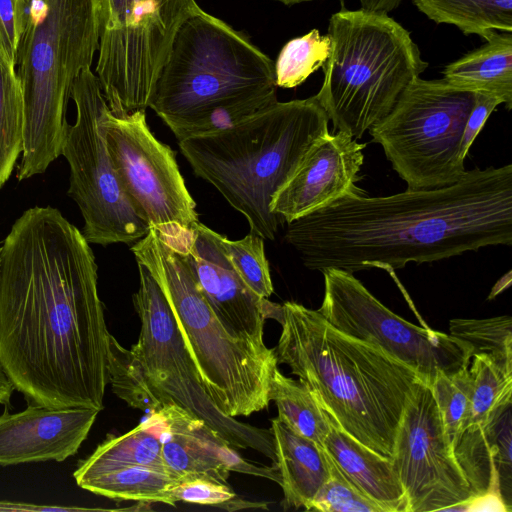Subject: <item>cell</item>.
Listing matches in <instances>:
<instances>
[{
	"instance_id": "5b68a950",
	"label": "cell",
	"mask_w": 512,
	"mask_h": 512,
	"mask_svg": "<svg viewBox=\"0 0 512 512\" xmlns=\"http://www.w3.org/2000/svg\"><path fill=\"white\" fill-rule=\"evenodd\" d=\"M317 98L279 102L236 125L178 141L194 173L212 184L251 232L274 240L284 222L271 209L312 144L328 131Z\"/></svg>"
},
{
	"instance_id": "9c48e42d",
	"label": "cell",
	"mask_w": 512,
	"mask_h": 512,
	"mask_svg": "<svg viewBox=\"0 0 512 512\" xmlns=\"http://www.w3.org/2000/svg\"><path fill=\"white\" fill-rule=\"evenodd\" d=\"M138 264L139 288L133 305L140 320V333L130 352L147 389L146 412L173 403L203 420L231 446L253 449L275 463L271 430L238 421L216 406L202 383L160 286Z\"/></svg>"
},
{
	"instance_id": "e575fe53",
	"label": "cell",
	"mask_w": 512,
	"mask_h": 512,
	"mask_svg": "<svg viewBox=\"0 0 512 512\" xmlns=\"http://www.w3.org/2000/svg\"><path fill=\"white\" fill-rule=\"evenodd\" d=\"M29 0H0V50L15 65Z\"/></svg>"
},
{
	"instance_id": "83f0119b",
	"label": "cell",
	"mask_w": 512,
	"mask_h": 512,
	"mask_svg": "<svg viewBox=\"0 0 512 512\" xmlns=\"http://www.w3.org/2000/svg\"><path fill=\"white\" fill-rule=\"evenodd\" d=\"M23 148V96L15 65L0 50V189Z\"/></svg>"
},
{
	"instance_id": "4fadbf2b",
	"label": "cell",
	"mask_w": 512,
	"mask_h": 512,
	"mask_svg": "<svg viewBox=\"0 0 512 512\" xmlns=\"http://www.w3.org/2000/svg\"><path fill=\"white\" fill-rule=\"evenodd\" d=\"M322 273L324 296L318 311L340 332L382 349L428 385L440 372L452 374L469 366L473 352L466 341L404 320L353 273L337 268Z\"/></svg>"
},
{
	"instance_id": "cb8c5ba5",
	"label": "cell",
	"mask_w": 512,
	"mask_h": 512,
	"mask_svg": "<svg viewBox=\"0 0 512 512\" xmlns=\"http://www.w3.org/2000/svg\"><path fill=\"white\" fill-rule=\"evenodd\" d=\"M434 22L451 24L465 35L487 40L495 30L512 32V0H413Z\"/></svg>"
},
{
	"instance_id": "1f68e13d",
	"label": "cell",
	"mask_w": 512,
	"mask_h": 512,
	"mask_svg": "<svg viewBox=\"0 0 512 512\" xmlns=\"http://www.w3.org/2000/svg\"><path fill=\"white\" fill-rule=\"evenodd\" d=\"M223 246L231 264L245 283L257 295L268 299L274 289L264 239L252 232L236 241L223 236Z\"/></svg>"
},
{
	"instance_id": "f1b7e54d",
	"label": "cell",
	"mask_w": 512,
	"mask_h": 512,
	"mask_svg": "<svg viewBox=\"0 0 512 512\" xmlns=\"http://www.w3.org/2000/svg\"><path fill=\"white\" fill-rule=\"evenodd\" d=\"M331 51L328 34L321 35L317 29L289 40L279 52L274 63L277 87L295 88L322 68Z\"/></svg>"
},
{
	"instance_id": "d590c367",
	"label": "cell",
	"mask_w": 512,
	"mask_h": 512,
	"mask_svg": "<svg viewBox=\"0 0 512 512\" xmlns=\"http://www.w3.org/2000/svg\"><path fill=\"white\" fill-rule=\"evenodd\" d=\"M501 102L499 99L480 93H475V101L467 118L460 144V158L465 161L477 135L482 130L490 114Z\"/></svg>"
},
{
	"instance_id": "836d02e7",
	"label": "cell",
	"mask_w": 512,
	"mask_h": 512,
	"mask_svg": "<svg viewBox=\"0 0 512 512\" xmlns=\"http://www.w3.org/2000/svg\"><path fill=\"white\" fill-rule=\"evenodd\" d=\"M236 496L229 484L202 478L182 479L168 491V505L175 506L178 501H182L220 507Z\"/></svg>"
},
{
	"instance_id": "f546056e",
	"label": "cell",
	"mask_w": 512,
	"mask_h": 512,
	"mask_svg": "<svg viewBox=\"0 0 512 512\" xmlns=\"http://www.w3.org/2000/svg\"><path fill=\"white\" fill-rule=\"evenodd\" d=\"M452 448L472 421V382L467 368L440 372L430 385Z\"/></svg>"
},
{
	"instance_id": "9a60e30c",
	"label": "cell",
	"mask_w": 512,
	"mask_h": 512,
	"mask_svg": "<svg viewBox=\"0 0 512 512\" xmlns=\"http://www.w3.org/2000/svg\"><path fill=\"white\" fill-rule=\"evenodd\" d=\"M407 512L447 511L474 498L430 385L420 382L402 414L391 455Z\"/></svg>"
},
{
	"instance_id": "e0dca14e",
	"label": "cell",
	"mask_w": 512,
	"mask_h": 512,
	"mask_svg": "<svg viewBox=\"0 0 512 512\" xmlns=\"http://www.w3.org/2000/svg\"><path fill=\"white\" fill-rule=\"evenodd\" d=\"M143 421L159 437L163 460L179 478L228 484L230 472H238L280 484L274 466L244 459L217 431L176 404L162 405Z\"/></svg>"
},
{
	"instance_id": "ab89813d",
	"label": "cell",
	"mask_w": 512,
	"mask_h": 512,
	"mask_svg": "<svg viewBox=\"0 0 512 512\" xmlns=\"http://www.w3.org/2000/svg\"><path fill=\"white\" fill-rule=\"evenodd\" d=\"M512 273L509 270L506 274H504L492 287L491 292L488 296V299L491 300L495 298L498 294H500L502 291L507 289L512 282Z\"/></svg>"
},
{
	"instance_id": "7a4b0ae2",
	"label": "cell",
	"mask_w": 512,
	"mask_h": 512,
	"mask_svg": "<svg viewBox=\"0 0 512 512\" xmlns=\"http://www.w3.org/2000/svg\"><path fill=\"white\" fill-rule=\"evenodd\" d=\"M304 266L402 269L512 244V165L475 168L457 182L389 196L348 194L287 223Z\"/></svg>"
},
{
	"instance_id": "8fae6325",
	"label": "cell",
	"mask_w": 512,
	"mask_h": 512,
	"mask_svg": "<svg viewBox=\"0 0 512 512\" xmlns=\"http://www.w3.org/2000/svg\"><path fill=\"white\" fill-rule=\"evenodd\" d=\"M96 76L116 116L146 110L182 24L203 11L196 0H99Z\"/></svg>"
},
{
	"instance_id": "8d00e7d4",
	"label": "cell",
	"mask_w": 512,
	"mask_h": 512,
	"mask_svg": "<svg viewBox=\"0 0 512 512\" xmlns=\"http://www.w3.org/2000/svg\"><path fill=\"white\" fill-rule=\"evenodd\" d=\"M86 508L77 507H55V506H40L29 503H15L0 501V511H73L85 510Z\"/></svg>"
},
{
	"instance_id": "484cf974",
	"label": "cell",
	"mask_w": 512,
	"mask_h": 512,
	"mask_svg": "<svg viewBox=\"0 0 512 512\" xmlns=\"http://www.w3.org/2000/svg\"><path fill=\"white\" fill-rule=\"evenodd\" d=\"M270 401L278 409V418L290 429L320 446L329 430L326 412L307 386L275 369Z\"/></svg>"
},
{
	"instance_id": "f35d334b",
	"label": "cell",
	"mask_w": 512,
	"mask_h": 512,
	"mask_svg": "<svg viewBox=\"0 0 512 512\" xmlns=\"http://www.w3.org/2000/svg\"><path fill=\"white\" fill-rule=\"evenodd\" d=\"M14 390L10 380L0 369V405H4L6 408L10 407V399Z\"/></svg>"
},
{
	"instance_id": "60d3db41",
	"label": "cell",
	"mask_w": 512,
	"mask_h": 512,
	"mask_svg": "<svg viewBox=\"0 0 512 512\" xmlns=\"http://www.w3.org/2000/svg\"><path fill=\"white\" fill-rule=\"evenodd\" d=\"M274 1H277V2H280V3L284 4V5L290 6V5L298 4V3H301V2H307V1H311V0H274Z\"/></svg>"
},
{
	"instance_id": "ba28073f",
	"label": "cell",
	"mask_w": 512,
	"mask_h": 512,
	"mask_svg": "<svg viewBox=\"0 0 512 512\" xmlns=\"http://www.w3.org/2000/svg\"><path fill=\"white\" fill-rule=\"evenodd\" d=\"M327 34L331 51L315 97L334 132L358 139L389 114L428 62L410 32L385 13L342 7Z\"/></svg>"
},
{
	"instance_id": "2e32d148",
	"label": "cell",
	"mask_w": 512,
	"mask_h": 512,
	"mask_svg": "<svg viewBox=\"0 0 512 512\" xmlns=\"http://www.w3.org/2000/svg\"><path fill=\"white\" fill-rule=\"evenodd\" d=\"M195 281L223 326L236 337L264 342L266 319L274 317L278 303L257 295L231 264L223 235L200 221L184 241Z\"/></svg>"
},
{
	"instance_id": "74e56055",
	"label": "cell",
	"mask_w": 512,
	"mask_h": 512,
	"mask_svg": "<svg viewBox=\"0 0 512 512\" xmlns=\"http://www.w3.org/2000/svg\"><path fill=\"white\" fill-rule=\"evenodd\" d=\"M402 0H360L363 9L388 14L396 9Z\"/></svg>"
},
{
	"instance_id": "44dd1931",
	"label": "cell",
	"mask_w": 512,
	"mask_h": 512,
	"mask_svg": "<svg viewBox=\"0 0 512 512\" xmlns=\"http://www.w3.org/2000/svg\"><path fill=\"white\" fill-rule=\"evenodd\" d=\"M276 461L273 466L283 490L281 506L309 510L316 494L330 476L327 452L301 436L278 417L271 420Z\"/></svg>"
},
{
	"instance_id": "7402d4cb",
	"label": "cell",
	"mask_w": 512,
	"mask_h": 512,
	"mask_svg": "<svg viewBox=\"0 0 512 512\" xmlns=\"http://www.w3.org/2000/svg\"><path fill=\"white\" fill-rule=\"evenodd\" d=\"M451 86L493 96L512 108V34L493 32L481 47L470 51L443 70Z\"/></svg>"
},
{
	"instance_id": "6da1fadb",
	"label": "cell",
	"mask_w": 512,
	"mask_h": 512,
	"mask_svg": "<svg viewBox=\"0 0 512 512\" xmlns=\"http://www.w3.org/2000/svg\"><path fill=\"white\" fill-rule=\"evenodd\" d=\"M95 256L56 208L35 206L0 246V369L27 405L104 408L107 329Z\"/></svg>"
},
{
	"instance_id": "3957f363",
	"label": "cell",
	"mask_w": 512,
	"mask_h": 512,
	"mask_svg": "<svg viewBox=\"0 0 512 512\" xmlns=\"http://www.w3.org/2000/svg\"><path fill=\"white\" fill-rule=\"evenodd\" d=\"M275 320L281 334L278 364L309 388L350 436L391 458L404 409L423 382L382 349L333 327L318 310L287 301Z\"/></svg>"
},
{
	"instance_id": "d4e9b609",
	"label": "cell",
	"mask_w": 512,
	"mask_h": 512,
	"mask_svg": "<svg viewBox=\"0 0 512 512\" xmlns=\"http://www.w3.org/2000/svg\"><path fill=\"white\" fill-rule=\"evenodd\" d=\"M182 479L166 470L135 465L84 480L77 485L112 500L168 505V491Z\"/></svg>"
},
{
	"instance_id": "8992f818",
	"label": "cell",
	"mask_w": 512,
	"mask_h": 512,
	"mask_svg": "<svg viewBox=\"0 0 512 512\" xmlns=\"http://www.w3.org/2000/svg\"><path fill=\"white\" fill-rule=\"evenodd\" d=\"M100 25L99 0H29L15 59L23 96L18 180L44 173L61 156L72 87L91 68Z\"/></svg>"
},
{
	"instance_id": "277c9868",
	"label": "cell",
	"mask_w": 512,
	"mask_h": 512,
	"mask_svg": "<svg viewBox=\"0 0 512 512\" xmlns=\"http://www.w3.org/2000/svg\"><path fill=\"white\" fill-rule=\"evenodd\" d=\"M274 62L204 10L179 28L149 107L178 141L230 128L276 103Z\"/></svg>"
},
{
	"instance_id": "4dcf8cb0",
	"label": "cell",
	"mask_w": 512,
	"mask_h": 512,
	"mask_svg": "<svg viewBox=\"0 0 512 512\" xmlns=\"http://www.w3.org/2000/svg\"><path fill=\"white\" fill-rule=\"evenodd\" d=\"M450 335L466 341L474 354H486L512 369V319H452Z\"/></svg>"
},
{
	"instance_id": "d6986e66",
	"label": "cell",
	"mask_w": 512,
	"mask_h": 512,
	"mask_svg": "<svg viewBox=\"0 0 512 512\" xmlns=\"http://www.w3.org/2000/svg\"><path fill=\"white\" fill-rule=\"evenodd\" d=\"M99 410L28 405L0 415V466L45 461L63 462L86 440Z\"/></svg>"
},
{
	"instance_id": "ac0fdd59",
	"label": "cell",
	"mask_w": 512,
	"mask_h": 512,
	"mask_svg": "<svg viewBox=\"0 0 512 512\" xmlns=\"http://www.w3.org/2000/svg\"><path fill=\"white\" fill-rule=\"evenodd\" d=\"M365 143L346 132L325 133L309 148L291 178L274 195L270 209L291 222L352 193L364 161Z\"/></svg>"
},
{
	"instance_id": "5bb4252c",
	"label": "cell",
	"mask_w": 512,
	"mask_h": 512,
	"mask_svg": "<svg viewBox=\"0 0 512 512\" xmlns=\"http://www.w3.org/2000/svg\"><path fill=\"white\" fill-rule=\"evenodd\" d=\"M103 128L115 171L139 215L165 237L188 235L199 222L196 203L175 152L153 135L145 111L116 116L109 108Z\"/></svg>"
},
{
	"instance_id": "ffe728a7",
	"label": "cell",
	"mask_w": 512,
	"mask_h": 512,
	"mask_svg": "<svg viewBox=\"0 0 512 512\" xmlns=\"http://www.w3.org/2000/svg\"><path fill=\"white\" fill-rule=\"evenodd\" d=\"M326 415L329 430L322 446L345 477L384 512H407L405 492L390 458L357 441Z\"/></svg>"
},
{
	"instance_id": "52a82bcc",
	"label": "cell",
	"mask_w": 512,
	"mask_h": 512,
	"mask_svg": "<svg viewBox=\"0 0 512 512\" xmlns=\"http://www.w3.org/2000/svg\"><path fill=\"white\" fill-rule=\"evenodd\" d=\"M185 239L150 228L131 251L160 286L205 390L221 412L236 418L264 410L278 367L275 348L233 336L223 326L195 281Z\"/></svg>"
},
{
	"instance_id": "30bf717a",
	"label": "cell",
	"mask_w": 512,
	"mask_h": 512,
	"mask_svg": "<svg viewBox=\"0 0 512 512\" xmlns=\"http://www.w3.org/2000/svg\"><path fill=\"white\" fill-rule=\"evenodd\" d=\"M475 93L444 79H414L389 114L369 129L407 189L451 185L466 173L460 158Z\"/></svg>"
},
{
	"instance_id": "d6a6232c",
	"label": "cell",
	"mask_w": 512,
	"mask_h": 512,
	"mask_svg": "<svg viewBox=\"0 0 512 512\" xmlns=\"http://www.w3.org/2000/svg\"><path fill=\"white\" fill-rule=\"evenodd\" d=\"M327 457L330 476L316 494L308 511L384 512L352 485L328 453Z\"/></svg>"
},
{
	"instance_id": "4316f807",
	"label": "cell",
	"mask_w": 512,
	"mask_h": 512,
	"mask_svg": "<svg viewBox=\"0 0 512 512\" xmlns=\"http://www.w3.org/2000/svg\"><path fill=\"white\" fill-rule=\"evenodd\" d=\"M469 365L472 382L470 425L484 428L511 406L512 369L486 354H474Z\"/></svg>"
},
{
	"instance_id": "603a6c76",
	"label": "cell",
	"mask_w": 512,
	"mask_h": 512,
	"mask_svg": "<svg viewBox=\"0 0 512 512\" xmlns=\"http://www.w3.org/2000/svg\"><path fill=\"white\" fill-rule=\"evenodd\" d=\"M135 465L171 472L163 460L159 437L144 421L122 435H107L92 454L79 461L73 477L76 484H79L84 480Z\"/></svg>"
},
{
	"instance_id": "7c38bea8",
	"label": "cell",
	"mask_w": 512,
	"mask_h": 512,
	"mask_svg": "<svg viewBox=\"0 0 512 512\" xmlns=\"http://www.w3.org/2000/svg\"><path fill=\"white\" fill-rule=\"evenodd\" d=\"M71 98L76 107L62 144L70 168L69 196L84 219L82 234L90 244L131 243L150 227L124 191L113 166L103 128L109 106L91 68L76 78Z\"/></svg>"
}]
</instances>
